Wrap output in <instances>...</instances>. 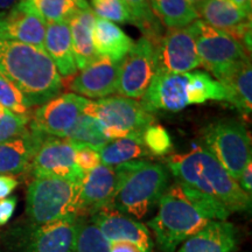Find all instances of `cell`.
Instances as JSON below:
<instances>
[{"instance_id":"6da1fadb","label":"cell","mask_w":252,"mask_h":252,"mask_svg":"<svg viewBox=\"0 0 252 252\" xmlns=\"http://www.w3.org/2000/svg\"><path fill=\"white\" fill-rule=\"evenodd\" d=\"M158 213L149 222L156 243L162 252H175L189 237L212 220H226L231 215L222 203L176 181L163 191Z\"/></svg>"},{"instance_id":"7a4b0ae2","label":"cell","mask_w":252,"mask_h":252,"mask_svg":"<svg viewBox=\"0 0 252 252\" xmlns=\"http://www.w3.org/2000/svg\"><path fill=\"white\" fill-rule=\"evenodd\" d=\"M0 74L11 81L31 106L59 96L63 81L46 50L0 39Z\"/></svg>"},{"instance_id":"3957f363","label":"cell","mask_w":252,"mask_h":252,"mask_svg":"<svg viewBox=\"0 0 252 252\" xmlns=\"http://www.w3.org/2000/svg\"><path fill=\"white\" fill-rule=\"evenodd\" d=\"M166 162L180 184L214 197L230 213L250 212V195L242 190L238 182L207 149L198 146L190 152L174 154Z\"/></svg>"},{"instance_id":"277c9868","label":"cell","mask_w":252,"mask_h":252,"mask_svg":"<svg viewBox=\"0 0 252 252\" xmlns=\"http://www.w3.org/2000/svg\"><path fill=\"white\" fill-rule=\"evenodd\" d=\"M118 168L121 180L110 208L135 220L144 219L168 187L167 168L146 160L122 163Z\"/></svg>"},{"instance_id":"5b68a950","label":"cell","mask_w":252,"mask_h":252,"mask_svg":"<svg viewBox=\"0 0 252 252\" xmlns=\"http://www.w3.org/2000/svg\"><path fill=\"white\" fill-rule=\"evenodd\" d=\"M81 181L34 178L27 188L26 213L34 225L78 216Z\"/></svg>"},{"instance_id":"8992f818","label":"cell","mask_w":252,"mask_h":252,"mask_svg":"<svg viewBox=\"0 0 252 252\" xmlns=\"http://www.w3.org/2000/svg\"><path fill=\"white\" fill-rule=\"evenodd\" d=\"M84 115L96 118L110 140L143 132L154 123V116L137 100L123 96H109L98 100H88Z\"/></svg>"},{"instance_id":"52a82bcc","label":"cell","mask_w":252,"mask_h":252,"mask_svg":"<svg viewBox=\"0 0 252 252\" xmlns=\"http://www.w3.org/2000/svg\"><path fill=\"white\" fill-rule=\"evenodd\" d=\"M207 150L236 181L251 161V138L245 126L235 119L217 121L203 130Z\"/></svg>"},{"instance_id":"ba28073f","label":"cell","mask_w":252,"mask_h":252,"mask_svg":"<svg viewBox=\"0 0 252 252\" xmlns=\"http://www.w3.org/2000/svg\"><path fill=\"white\" fill-rule=\"evenodd\" d=\"M193 26L200 65L216 78L236 63L250 59L243 45L226 32L209 26L200 19L194 21Z\"/></svg>"},{"instance_id":"9c48e42d","label":"cell","mask_w":252,"mask_h":252,"mask_svg":"<svg viewBox=\"0 0 252 252\" xmlns=\"http://www.w3.org/2000/svg\"><path fill=\"white\" fill-rule=\"evenodd\" d=\"M157 74V48L146 37L134 41L119 68L118 94L126 98L139 99Z\"/></svg>"},{"instance_id":"30bf717a","label":"cell","mask_w":252,"mask_h":252,"mask_svg":"<svg viewBox=\"0 0 252 252\" xmlns=\"http://www.w3.org/2000/svg\"><path fill=\"white\" fill-rule=\"evenodd\" d=\"M88 102L76 94H63L48 100L32 113L30 127L46 137L65 138Z\"/></svg>"},{"instance_id":"8fae6325","label":"cell","mask_w":252,"mask_h":252,"mask_svg":"<svg viewBox=\"0 0 252 252\" xmlns=\"http://www.w3.org/2000/svg\"><path fill=\"white\" fill-rule=\"evenodd\" d=\"M156 48L157 71L187 74L200 67L193 24L184 28L168 30Z\"/></svg>"},{"instance_id":"7c38bea8","label":"cell","mask_w":252,"mask_h":252,"mask_svg":"<svg viewBox=\"0 0 252 252\" xmlns=\"http://www.w3.org/2000/svg\"><path fill=\"white\" fill-rule=\"evenodd\" d=\"M76 149L65 138L47 137L34 157L31 171L34 178H58L82 181L84 173L75 162Z\"/></svg>"},{"instance_id":"4fadbf2b","label":"cell","mask_w":252,"mask_h":252,"mask_svg":"<svg viewBox=\"0 0 252 252\" xmlns=\"http://www.w3.org/2000/svg\"><path fill=\"white\" fill-rule=\"evenodd\" d=\"M47 23L27 0L0 13V39L43 48Z\"/></svg>"},{"instance_id":"5bb4252c","label":"cell","mask_w":252,"mask_h":252,"mask_svg":"<svg viewBox=\"0 0 252 252\" xmlns=\"http://www.w3.org/2000/svg\"><path fill=\"white\" fill-rule=\"evenodd\" d=\"M121 180L118 166L100 165L84 174L81 181L78 215H94L111 207Z\"/></svg>"},{"instance_id":"9a60e30c","label":"cell","mask_w":252,"mask_h":252,"mask_svg":"<svg viewBox=\"0 0 252 252\" xmlns=\"http://www.w3.org/2000/svg\"><path fill=\"white\" fill-rule=\"evenodd\" d=\"M187 74L157 71L146 93L141 97V105L147 112H178L188 105L186 96Z\"/></svg>"},{"instance_id":"2e32d148","label":"cell","mask_w":252,"mask_h":252,"mask_svg":"<svg viewBox=\"0 0 252 252\" xmlns=\"http://www.w3.org/2000/svg\"><path fill=\"white\" fill-rule=\"evenodd\" d=\"M91 222L111 242H130L144 250L152 252L153 241L150 229L138 220L112 208L100 210L91 217Z\"/></svg>"},{"instance_id":"e0dca14e","label":"cell","mask_w":252,"mask_h":252,"mask_svg":"<svg viewBox=\"0 0 252 252\" xmlns=\"http://www.w3.org/2000/svg\"><path fill=\"white\" fill-rule=\"evenodd\" d=\"M119 68L121 62L99 56L80 74L72 76L68 89L88 98H105L117 91Z\"/></svg>"},{"instance_id":"ac0fdd59","label":"cell","mask_w":252,"mask_h":252,"mask_svg":"<svg viewBox=\"0 0 252 252\" xmlns=\"http://www.w3.org/2000/svg\"><path fill=\"white\" fill-rule=\"evenodd\" d=\"M46 135L27 128L23 134L0 143V175H18L31 171L34 157Z\"/></svg>"},{"instance_id":"d6986e66","label":"cell","mask_w":252,"mask_h":252,"mask_svg":"<svg viewBox=\"0 0 252 252\" xmlns=\"http://www.w3.org/2000/svg\"><path fill=\"white\" fill-rule=\"evenodd\" d=\"M78 223V216H69L35 226L27 252H74Z\"/></svg>"},{"instance_id":"ffe728a7","label":"cell","mask_w":252,"mask_h":252,"mask_svg":"<svg viewBox=\"0 0 252 252\" xmlns=\"http://www.w3.org/2000/svg\"><path fill=\"white\" fill-rule=\"evenodd\" d=\"M239 244V230L228 220H212L189 237L175 252H235Z\"/></svg>"},{"instance_id":"44dd1931","label":"cell","mask_w":252,"mask_h":252,"mask_svg":"<svg viewBox=\"0 0 252 252\" xmlns=\"http://www.w3.org/2000/svg\"><path fill=\"white\" fill-rule=\"evenodd\" d=\"M217 80L226 93L225 102L248 117L252 111V68L250 59L241 61L223 72Z\"/></svg>"},{"instance_id":"7402d4cb","label":"cell","mask_w":252,"mask_h":252,"mask_svg":"<svg viewBox=\"0 0 252 252\" xmlns=\"http://www.w3.org/2000/svg\"><path fill=\"white\" fill-rule=\"evenodd\" d=\"M96 15L89 7L80 9L67 21L70 28L71 46L75 63L80 70H83L90 63L99 58L94 50L93 32Z\"/></svg>"},{"instance_id":"603a6c76","label":"cell","mask_w":252,"mask_h":252,"mask_svg":"<svg viewBox=\"0 0 252 252\" xmlns=\"http://www.w3.org/2000/svg\"><path fill=\"white\" fill-rule=\"evenodd\" d=\"M43 49L53 60L60 76L70 77L76 75L77 67L72 53L70 28L68 23L62 21L47 24Z\"/></svg>"},{"instance_id":"cb8c5ba5","label":"cell","mask_w":252,"mask_h":252,"mask_svg":"<svg viewBox=\"0 0 252 252\" xmlns=\"http://www.w3.org/2000/svg\"><path fill=\"white\" fill-rule=\"evenodd\" d=\"M93 42L97 55L113 62H122L134 45V40L121 27L100 18L94 21Z\"/></svg>"},{"instance_id":"d4e9b609","label":"cell","mask_w":252,"mask_h":252,"mask_svg":"<svg viewBox=\"0 0 252 252\" xmlns=\"http://www.w3.org/2000/svg\"><path fill=\"white\" fill-rule=\"evenodd\" d=\"M196 12L204 23L228 34L251 20V15L245 14L232 0H204L197 6Z\"/></svg>"},{"instance_id":"484cf974","label":"cell","mask_w":252,"mask_h":252,"mask_svg":"<svg viewBox=\"0 0 252 252\" xmlns=\"http://www.w3.org/2000/svg\"><path fill=\"white\" fill-rule=\"evenodd\" d=\"M143 132L110 141L98 151L100 163L113 167L133 160H143V158H150L151 153L143 143Z\"/></svg>"},{"instance_id":"4316f807","label":"cell","mask_w":252,"mask_h":252,"mask_svg":"<svg viewBox=\"0 0 252 252\" xmlns=\"http://www.w3.org/2000/svg\"><path fill=\"white\" fill-rule=\"evenodd\" d=\"M153 13L168 28H184L198 19L193 5L187 0H149Z\"/></svg>"},{"instance_id":"83f0119b","label":"cell","mask_w":252,"mask_h":252,"mask_svg":"<svg viewBox=\"0 0 252 252\" xmlns=\"http://www.w3.org/2000/svg\"><path fill=\"white\" fill-rule=\"evenodd\" d=\"M186 96L188 104H201L209 99L225 100L226 93L222 84L204 71L187 72Z\"/></svg>"},{"instance_id":"f1b7e54d","label":"cell","mask_w":252,"mask_h":252,"mask_svg":"<svg viewBox=\"0 0 252 252\" xmlns=\"http://www.w3.org/2000/svg\"><path fill=\"white\" fill-rule=\"evenodd\" d=\"M65 139L72 143L86 145L91 149L99 151L110 141L103 131V126L96 118L88 115H81L69 130Z\"/></svg>"},{"instance_id":"f546056e","label":"cell","mask_w":252,"mask_h":252,"mask_svg":"<svg viewBox=\"0 0 252 252\" xmlns=\"http://www.w3.org/2000/svg\"><path fill=\"white\" fill-rule=\"evenodd\" d=\"M131 12L132 23L139 28L144 37L158 45L163 35V27L153 13L149 0H123Z\"/></svg>"},{"instance_id":"4dcf8cb0","label":"cell","mask_w":252,"mask_h":252,"mask_svg":"<svg viewBox=\"0 0 252 252\" xmlns=\"http://www.w3.org/2000/svg\"><path fill=\"white\" fill-rule=\"evenodd\" d=\"M34 9L48 23H62L80 9L89 7L86 0H32Z\"/></svg>"},{"instance_id":"1f68e13d","label":"cell","mask_w":252,"mask_h":252,"mask_svg":"<svg viewBox=\"0 0 252 252\" xmlns=\"http://www.w3.org/2000/svg\"><path fill=\"white\" fill-rule=\"evenodd\" d=\"M74 252H110V242L93 222L80 220Z\"/></svg>"},{"instance_id":"d6a6232c","label":"cell","mask_w":252,"mask_h":252,"mask_svg":"<svg viewBox=\"0 0 252 252\" xmlns=\"http://www.w3.org/2000/svg\"><path fill=\"white\" fill-rule=\"evenodd\" d=\"M0 104L7 111L15 115H32L31 104L18 90V88L2 74H0Z\"/></svg>"},{"instance_id":"836d02e7","label":"cell","mask_w":252,"mask_h":252,"mask_svg":"<svg viewBox=\"0 0 252 252\" xmlns=\"http://www.w3.org/2000/svg\"><path fill=\"white\" fill-rule=\"evenodd\" d=\"M143 143L151 156L163 157L173 149L172 138L163 126L151 124L143 132Z\"/></svg>"},{"instance_id":"e575fe53","label":"cell","mask_w":252,"mask_h":252,"mask_svg":"<svg viewBox=\"0 0 252 252\" xmlns=\"http://www.w3.org/2000/svg\"><path fill=\"white\" fill-rule=\"evenodd\" d=\"M94 15L113 23H132L131 12L123 0H91Z\"/></svg>"},{"instance_id":"d590c367","label":"cell","mask_w":252,"mask_h":252,"mask_svg":"<svg viewBox=\"0 0 252 252\" xmlns=\"http://www.w3.org/2000/svg\"><path fill=\"white\" fill-rule=\"evenodd\" d=\"M32 115L20 116L12 112H6L0 116V143L18 137L27 131Z\"/></svg>"},{"instance_id":"8d00e7d4","label":"cell","mask_w":252,"mask_h":252,"mask_svg":"<svg viewBox=\"0 0 252 252\" xmlns=\"http://www.w3.org/2000/svg\"><path fill=\"white\" fill-rule=\"evenodd\" d=\"M71 141V140H70ZM76 153H75V162L78 168L86 174V173L93 171L100 165V157L98 151L91 149L86 145L74 143Z\"/></svg>"},{"instance_id":"74e56055","label":"cell","mask_w":252,"mask_h":252,"mask_svg":"<svg viewBox=\"0 0 252 252\" xmlns=\"http://www.w3.org/2000/svg\"><path fill=\"white\" fill-rule=\"evenodd\" d=\"M17 204L18 198L15 196L0 200V226L7 224L8 220L13 217L15 209H17Z\"/></svg>"},{"instance_id":"f35d334b","label":"cell","mask_w":252,"mask_h":252,"mask_svg":"<svg viewBox=\"0 0 252 252\" xmlns=\"http://www.w3.org/2000/svg\"><path fill=\"white\" fill-rule=\"evenodd\" d=\"M18 185L19 182L13 175H0V200L8 197Z\"/></svg>"},{"instance_id":"ab89813d","label":"cell","mask_w":252,"mask_h":252,"mask_svg":"<svg viewBox=\"0 0 252 252\" xmlns=\"http://www.w3.org/2000/svg\"><path fill=\"white\" fill-rule=\"evenodd\" d=\"M238 185L242 188V190L248 195L252 193V161H249L248 165L244 167V169L242 171L241 175L238 178Z\"/></svg>"},{"instance_id":"60d3db41","label":"cell","mask_w":252,"mask_h":252,"mask_svg":"<svg viewBox=\"0 0 252 252\" xmlns=\"http://www.w3.org/2000/svg\"><path fill=\"white\" fill-rule=\"evenodd\" d=\"M110 252H149L130 242H111Z\"/></svg>"},{"instance_id":"b9f144b4","label":"cell","mask_w":252,"mask_h":252,"mask_svg":"<svg viewBox=\"0 0 252 252\" xmlns=\"http://www.w3.org/2000/svg\"><path fill=\"white\" fill-rule=\"evenodd\" d=\"M232 2L242 9L245 14L251 15L252 9V0H232Z\"/></svg>"},{"instance_id":"7bdbcfd3","label":"cell","mask_w":252,"mask_h":252,"mask_svg":"<svg viewBox=\"0 0 252 252\" xmlns=\"http://www.w3.org/2000/svg\"><path fill=\"white\" fill-rule=\"evenodd\" d=\"M21 0H0V13L7 12L15 5H18Z\"/></svg>"},{"instance_id":"ee69618b","label":"cell","mask_w":252,"mask_h":252,"mask_svg":"<svg viewBox=\"0 0 252 252\" xmlns=\"http://www.w3.org/2000/svg\"><path fill=\"white\" fill-rule=\"evenodd\" d=\"M187 1H188L190 5H193L194 8L196 9L197 6H200L201 4H202L204 0H187Z\"/></svg>"},{"instance_id":"f6af8a7d","label":"cell","mask_w":252,"mask_h":252,"mask_svg":"<svg viewBox=\"0 0 252 252\" xmlns=\"http://www.w3.org/2000/svg\"><path fill=\"white\" fill-rule=\"evenodd\" d=\"M6 112H8V111L4 108V106L1 105V104H0V116H4Z\"/></svg>"},{"instance_id":"bcb514c9","label":"cell","mask_w":252,"mask_h":252,"mask_svg":"<svg viewBox=\"0 0 252 252\" xmlns=\"http://www.w3.org/2000/svg\"><path fill=\"white\" fill-rule=\"evenodd\" d=\"M27 1H32V0H27Z\"/></svg>"}]
</instances>
